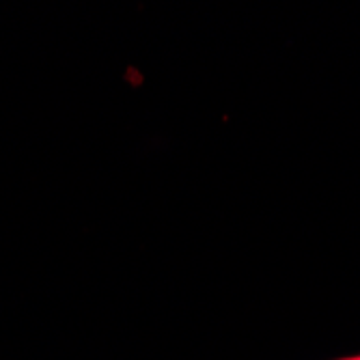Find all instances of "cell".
Listing matches in <instances>:
<instances>
[{"label":"cell","instance_id":"obj_2","mask_svg":"<svg viewBox=\"0 0 360 360\" xmlns=\"http://www.w3.org/2000/svg\"><path fill=\"white\" fill-rule=\"evenodd\" d=\"M337 360H352V356H347V358H337Z\"/></svg>","mask_w":360,"mask_h":360},{"label":"cell","instance_id":"obj_1","mask_svg":"<svg viewBox=\"0 0 360 360\" xmlns=\"http://www.w3.org/2000/svg\"><path fill=\"white\" fill-rule=\"evenodd\" d=\"M352 360H360V354H356V356H352Z\"/></svg>","mask_w":360,"mask_h":360}]
</instances>
